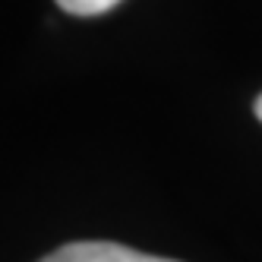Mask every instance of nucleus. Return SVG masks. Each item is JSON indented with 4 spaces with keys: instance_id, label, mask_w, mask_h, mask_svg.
Here are the masks:
<instances>
[{
    "instance_id": "1",
    "label": "nucleus",
    "mask_w": 262,
    "mask_h": 262,
    "mask_svg": "<svg viewBox=\"0 0 262 262\" xmlns=\"http://www.w3.org/2000/svg\"><path fill=\"white\" fill-rule=\"evenodd\" d=\"M38 262H177V259L148 256V253L120 247V243H111V240H76L48 253Z\"/></svg>"
},
{
    "instance_id": "2",
    "label": "nucleus",
    "mask_w": 262,
    "mask_h": 262,
    "mask_svg": "<svg viewBox=\"0 0 262 262\" xmlns=\"http://www.w3.org/2000/svg\"><path fill=\"white\" fill-rule=\"evenodd\" d=\"M120 0H57V7L73 13V16H101L107 10H114Z\"/></svg>"
},
{
    "instance_id": "3",
    "label": "nucleus",
    "mask_w": 262,
    "mask_h": 262,
    "mask_svg": "<svg viewBox=\"0 0 262 262\" xmlns=\"http://www.w3.org/2000/svg\"><path fill=\"white\" fill-rule=\"evenodd\" d=\"M253 111H256V117H259V120H262V95H259V98H256V104H253Z\"/></svg>"
}]
</instances>
